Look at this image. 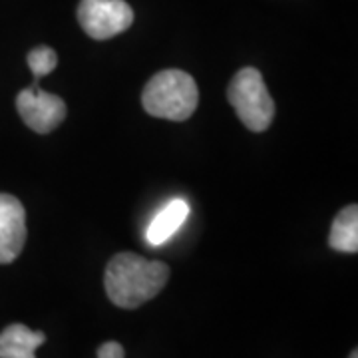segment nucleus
<instances>
[{"label":"nucleus","mask_w":358,"mask_h":358,"mask_svg":"<svg viewBox=\"0 0 358 358\" xmlns=\"http://www.w3.org/2000/svg\"><path fill=\"white\" fill-rule=\"evenodd\" d=\"M169 267L136 253H117L106 267V293L120 308H138L152 301L166 287Z\"/></svg>","instance_id":"nucleus-1"},{"label":"nucleus","mask_w":358,"mask_h":358,"mask_svg":"<svg viewBox=\"0 0 358 358\" xmlns=\"http://www.w3.org/2000/svg\"><path fill=\"white\" fill-rule=\"evenodd\" d=\"M199 103L197 84L183 70H164L157 72L143 88L141 106L154 117L185 122L192 117Z\"/></svg>","instance_id":"nucleus-2"},{"label":"nucleus","mask_w":358,"mask_h":358,"mask_svg":"<svg viewBox=\"0 0 358 358\" xmlns=\"http://www.w3.org/2000/svg\"><path fill=\"white\" fill-rule=\"evenodd\" d=\"M227 100L251 131H265L275 117V102L257 68H243L233 76Z\"/></svg>","instance_id":"nucleus-3"},{"label":"nucleus","mask_w":358,"mask_h":358,"mask_svg":"<svg viewBox=\"0 0 358 358\" xmlns=\"http://www.w3.org/2000/svg\"><path fill=\"white\" fill-rule=\"evenodd\" d=\"M78 20L90 38L108 40L128 30L134 10L124 0H80Z\"/></svg>","instance_id":"nucleus-4"},{"label":"nucleus","mask_w":358,"mask_h":358,"mask_svg":"<svg viewBox=\"0 0 358 358\" xmlns=\"http://www.w3.org/2000/svg\"><path fill=\"white\" fill-rule=\"evenodd\" d=\"M16 110L28 128L36 134H50L66 117V103L60 96L32 84L16 96Z\"/></svg>","instance_id":"nucleus-5"},{"label":"nucleus","mask_w":358,"mask_h":358,"mask_svg":"<svg viewBox=\"0 0 358 358\" xmlns=\"http://www.w3.org/2000/svg\"><path fill=\"white\" fill-rule=\"evenodd\" d=\"M26 243V211L14 195L0 193V265L13 263Z\"/></svg>","instance_id":"nucleus-6"},{"label":"nucleus","mask_w":358,"mask_h":358,"mask_svg":"<svg viewBox=\"0 0 358 358\" xmlns=\"http://www.w3.org/2000/svg\"><path fill=\"white\" fill-rule=\"evenodd\" d=\"M187 217H189V203L185 199H171L166 207L157 211V215L145 231L148 243L152 247H159L169 241L181 229Z\"/></svg>","instance_id":"nucleus-7"},{"label":"nucleus","mask_w":358,"mask_h":358,"mask_svg":"<svg viewBox=\"0 0 358 358\" xmlns=\"http://www.w3.org/2000/svg\"><path fill=\"white\" fill-rule=\"evenodd\" d=\"M46 343V334L14 322L0 333V358H36V348Z\"/></svg>","instance_id":"nucleus-8"},{"label":"nucleus","mask_w":358,"mask_h":358,"mask_svg":"<svg viewBox=\"0 0 358 358\" xmlns=\"http://www.w3.org/2000/svg\"><path fill=\"white\" fill-rule=\"evenodd\" d=\"M329 245L341 253H357L358 251V207L348 205L333 221Z\"/></svg>","instance_id":"nucleus-9"},{"label":"nucleus","mask_w":358,"mask_h":358,"mask_svg":"<svg viewBox=\"0 0 358 358\" xmlns=\"http://www.w3.org/2000/svg\"><path fill=\"white\" fill-rule=\"evenodd\" d=\"M28 68L34 76V84H38L40 78L48 76L54 72V68L58 64V56L52 50L50 46H36L28 52Z\"/></svg>","instance_id":"nucleus-10"},{"label":"nucleus","mask_w":358,"mask_h":358,"mask_svg":"<svg viewBox=\"0 0 358 358\" xmlns=\"http://www.w3.org/2000/svg\"><path fill=\"white\" fill-rule=\"evenodd\" d=\"M98 358H126V350L120 343L108 341L98 348Z\"/></svg>","instance_id":"nucleus-11"},{"label":"nucleus","mask_w":358,"mask_h":358,"mask_svg":"<svg viewBox=\"0 0 358 358\" xmlns=\"http://www.w3.org/2000/svg\"><path fill=\"white\" fill-rule=\"evenodd\" d=\"M348 358H358L357 350H352V352H350V357H348Z\"/></svg>","instance_id":"nucleus-12"}]
</instances>
